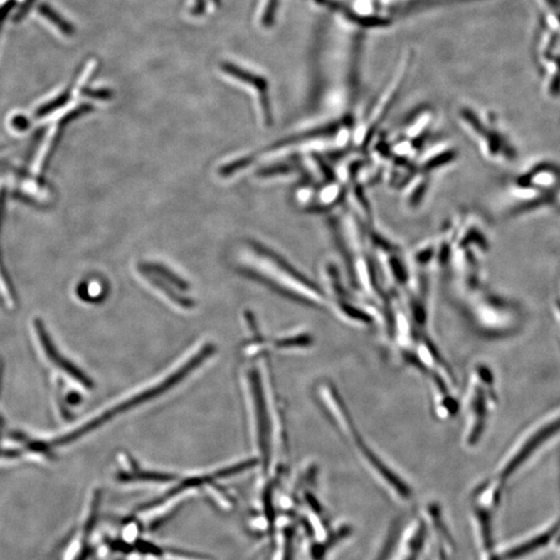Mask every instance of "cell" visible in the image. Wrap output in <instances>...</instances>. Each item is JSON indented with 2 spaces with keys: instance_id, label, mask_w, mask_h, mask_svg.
I'll return each instance as SVG.
<instances>
[{
  "instance_id": "ba28073f",
  "label": "cell",
  "mask_w": 560,
  "mask_h": 560,
  "mask_svg": "<svg viewBox=\"0 0 560 560\" xmlns=\"http://www.w3.org/2000/svg\"><path fill=\"white\" fill-rule=\"evenodd\" d=\"M176 478V475H169V473L144 470V469H139L135 466L119 473L120 482H127V484L129 482H171Z\"/></svg>"
},
{
  "instance_id": "6da1fadb",
  "label": "cell",
  "mask_w": 560,
  "mask_h": 560,
  "mask_svg": "<svg viewBox=\"0 0 560 560\" xmlns=\"http://www.w3.org/2000/svg\"><path fill=\"white\" fill-rule=\"evenodd\" d=\"M215 350L216 349H215V346L213 344H203L196 353L190 356L189 359L186 360L183 364H181L180 367H176L171 375L167 376V377L156 383L155 385H152V386L147 387V389L142 390V391L136 392V393L132 394L129 398L122 400L121 402L115 403L110 408L100 412L99 414H97V416L90 417L83 425L75 426L69 432L60 435L58 438L54 439V445L63 446L73 443L77 440L94 432L95 430L105 426L106 423H110V421H113L117 417L121 416L122 414L132 411L133 409H136L139 406L144 405V403L151 402V401L155 400L159 396H163V394L169 392V390L174 389L176 385L182 383V381L189 377L194 371L199 369L201 364H205L208 358L213 356Z\"/></svg>"
},
{
  "instance_id": "8992f818",
  "label": "cell",
  "mask_w": 560,
  "mask_h": 560,
  "mask_svg": "<svg viewBox=\"0 0 560 560\" xmlns=\"http://www.w3.org/2000/svg\"><path fill=\"white\" fill-rule=\"evenodd\" d=\"M222 70L226 73L230 74L231 76L239 79L240 81H243L247 85L253 86L258 90V96H260V107H262L260 110H262L263 122L267 127L271 126L273 117H272L271 106H270L268 95H267L268 88H267L266 81L260 78V77L255 76V74L248 73V72L236 67L232 63H223Z\"/></svg>"
},
{
  "instance_id": "9c48e42d",
  "label": "cell",
  "mask_w": 560,
  "mask_h": 560,
  "mask_svg": "<svg viewBox=\"0 0 560 560\" xmlns=\"http://www.w3.org/2000/svg\"><path fill=\"white\" fill-rule=\"evenodd\" d=\"M83 94L85 96H88L90 97H94V99H99V100H107L110 99L112 97V94L110 90H86L83 92Z\"/></svg>"
},
{
  "instance_id": "3957f363",
  "label": "cell",
  "mask_w": 560,
  "mask_h": 560,
  "mask_svg": "<svg viewBox=\"0 0 560 560\" xmlns=\"http://www.w3.org/2000/svg\"><path fill=\"white\" fill-rule=\"evenodd\" d=\"M317 390H319V394H321L324 408L330 413L333 423L339 426L342 434L346 436L349 442L356 443V446H357L355 448L356 453L360 455L362 462L366 464L369 470H371L373 475L380 480L383 487L389 489L387 491L389 492V494L396 496V500L401 501L409 500V487L403 482V480L402 482L398 475H393L396 472L385 466L384 462L381 461L378 458L379 455L371 450V446L364 443L362 441L364 439L356 432L355 426L351 423L350 416L347 413L346 409L344 410L342 408L341 400L339 396H335L334 392L332 391L333 389L327 385H323V386H319Z\"/></svg>"
},
{
  "instance_id": "7a4b0ae2",
  "label": "cell",
  "mask_w": 560,
  "mask_h": 560,
  "mask_svg": "<svg viewBox=\"0 0 560 560\" xmlns=\"http://www.w3.org/2000/svg\"><path fill=\"white\" fill-rule=\"evenodd\" d=\"M248 249L251 266L245 272L253 278L306 305L317 307L328 305L325 292L283 256L258 242H250Z\"/></svg>"
},
{
  "instance_id": "277c9868",
  "label": "cell",
  "mask_w": 560,
  "mask_h": 560,
  "mask_svg": "<svg viewBox=\"0 0 560 560\" xmlns=\"http://www.w3.org/2000/svg\"><path fill=\"white\" fill-rule=\"evenodd\" d=\"M258 369H249L247 373L249 398L253 410V428L256 446L262 457L263 464L268 467L271 462L272 450V423L271 417L265 393L264 385Z\"/></svg>"
},
{
  "instance_id": "52a82bcc",
  "label": "cell",
  "mask_w": 560,
  "mask_h": 560,
  "mask_svg": "<svg viewBox=\"0 0 560 560\" xmlns=\"http://www.w3.org/2000/svg\"><path fill=\"white\" fill-rule=\"evenodd\" d=\"M138 270H139L140 274H151V275L156 276L159 280L164 281L165 283L183 294L189 292L190 287L187 281L184 280L181 276L176 275V273L167 268L164 265L146 262L140 264Z\"/></svg>"
},
{
  "instance_id": "5b68a950",
  "label": "cell",
  "mask_w": 560,
  "mask_h": 560,
  "mask_svg": "<svg viewBox=\"0 0 560 560\" xmlns=\"http://www.w3.org/2000/svg\"><path fill=\"white\" fill-rule=\"evenodd\" d=\"M35 330L38 342H40L41 350H42L43 355L45 356L47 361L52 366L60 371L61 373L72 379L75 383L80 385L83 389H93L94 382H93L92 379L86 376L85 373H83L80 369L75 366L73 362L70 361L67 358H65V356L61 355V353L58 350L56 344L52 342L48 333H47V331H45V328L43 327L40 321L35 322Z\"/></svg>"
}]
</instances>
